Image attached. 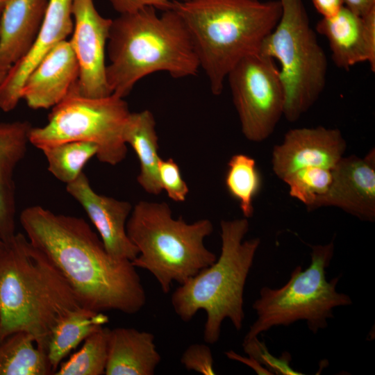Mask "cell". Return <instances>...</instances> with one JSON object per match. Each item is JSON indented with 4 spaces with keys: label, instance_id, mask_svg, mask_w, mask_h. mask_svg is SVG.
<instances>
[{
    "label": "cell",
    "instance_id": "1",
    "mask_svg": "<svg viewBox=\"0 0 375 375\" xmlns=\"http://www.w3.org/2000/svg\"><path fill=\"white\" fill-rule=\"evenodd\" d=\"M20 224L31 244L67 281L83 308L132 315L145 305L140 277L131 260L117 259L83 219L40 206L22 210Z\"/></svg>",
    "mask_w": 375,
    "mask_h": 375
},
{
    "label": "cell",
    "instance_id": "2",
    "mask_svg": "<svg viewBox=\"0 0 375 375\" xmlns=\"http://www.w3.org/2000/svg\"><path fill=\"white\" fill-rule=\"evenodd\" d=\"M82 308L62 275L26 236L16 233L4 242L0 250V340L24 331L47 353L56 325Z\"/></svg>",
    "mask_w": 375,
    "mask_h": 375
},
{
    "label": "cell",
    "instance_id": "3",
    "mask_svg": "<svg viewBox=\"0 0 375 375\" xmlns=\"http://www.w3.org/2000/svg\"><path fill=\"white\" fill-rule=\"evenodd\" d=\"M169 8L182 19L214 95L238 62L260 52L281 15L278 0L174 1Z\"/></svg>",
    "mask_w": 375,
    "mask_h": 375
},
{
    "label": "cell",
    "instance_id": "4",
    "mask_svg": "<svg viewBox=\"0 0 375 375\" xmlns=\"http://www.w3.org/2000/svg\"><path fill=\"white\" fill-rule=\"evenodd\" d=\"M106 80L124 98L142 78L157 72L174 78L195 76L199 60L188 30L173 9L147 7L112 19L107 42Z\"/></svg>",
    "mask_w": 375,
    "mask_h": 375
},
{
    "label": "cell",
    "instance_id": "5",
    "mask_svg": "<svg viewBox=\"0 0 375 375\" xmlns=\"http://www.w3.org/2000/svg\"><path fill=\"white\" fill-rule=\"evenodd\" d=\"M249 228L245 217L222 220L219 258L179 285L172 294L174 310L183 322H190L199 310L206 312L203 340L207 344L219 340L225 319L237 331L242 327L244 286L260 244L258 238L243 240Z\"/></svg>",
    "mask_w": 375,
    "mask_h": 375
},
{
    "label": "cell",
    "instance_id": "6",
    "mask_svg": "<svg viewBox=\"0 0 375 375\" xmlns=\"http://www.w3.org/2000/svg\"><path fill=\"white\" fill-rule=\"evenodd\" d=\"M126 233L138 250L133 266L149 271L165 294L212 265L216 255L204 245L213 231L210 220L187 223L174 218L165 202L140 201L133 206Z\"/></svg>",
    "mask_w": 375,
    "mask_h": 375
},
{
    "label": "cell",
    "instance_id": "7",
    "mask_svg": "<svg viewBox=\"0 0 375 375\" xmlns=\"http://www.w3.org/2000/svg\"><path fill=\"white\" fill-rule=\"evenodd\" d=\"M310 247L311 262L306 269L297 266L281 288L260 290L259 297L252 305L257 319L243 342L258 338L272 327L288 326L299 320L306 321L309 330L316 334L327 327L328 319L334 317V308L352 304L348 294L336 291L340 277L326 280V269L334 253L333 240Z\"/></svg>",
    "mask_w": 375,
    "mask_h": 375
},
{
    "label": "cell",
    "instance_id": "8",
    "mask_svg": "<svg viewBox=\"0 0 375 375\" xmlns=\"http://www.w3.org/2000/svg\"><path fill=\"white\" fill-rule=\"evenodd\" d=\"M278 1L281 17L259 53L279 62L285 94L283 116L288 122H295L323 92L328 60L310 26L303 0Z\"/></svg>",
    "mask_w": 375,
    "mask_h": 375
},
{
    "label": "cell",
    "instance_id": "9",
    "mask_svg": "<svg viewBox=\"0 0 375 375\" xmlns=\"http://www.w3.org/2000/svg\"><path fill=\"white\" fill-rule=\"evenodd\" d=\"M76 85L52 108L47 124L32 127L29 142L42 150L67 142H90L97 146L99 161L119 164L127 154L124 132L131 113L127 103L114 94L82 96Z\"/></svg>",
    "mask_w": 375,
    "mask_h": 375
},
{
    "label": "cell",
    "instance_id": "10",
    "mask_svg": "<svg viewBox=\"0 0 375 375\" xmlns=\"http://www.w3.org/2000/svg\"><path fill=\"white\" fill-rule=\"evenodd\" d=\"M226 79L242 134L251 142L265 140L283 116L284 89L275 60L260 53L247 56Z\"/></svg>",
    "mask_w": 375,
    "mask_h": 375
},
{
    "label": "cell",
    "instance_id": "11",
    "mask_svg": "<svg viewBox=\"0 0 375 375\" xmlns=\"http://www.w3.org/2000/svg\"><path fill=\"white\" fill-rule=\"evenodd\" d=\"M70 42L79 66L77 92L87 97L111 94L106 80V51L112 19L103 17L94 0H72Z\"/></svg>",
    "mask_w": 375,
    "mask_h": 375
},
{
    "label": "cell",
    "instance_id": "12",
    "mask_svg": "<svg viewBox=\"0 0 375 375\" xmlns=\"http://www.w3.org/2000/svg\"><path fill=\"white\" fill-rule=\"evenodd\" d=\"M346 148V141L339 129L322 126L292 128L274 147L272 167L281 180L306 167L333 169L344 157Z\"/></svg>",
    "mask_w": 375,
    "mask_h": 375
},
{
    "label": "cell",
    "instance_id": "13",
    "mask_svg": "<svg viewBox=\"0 0 375 375\" xmlns=\"http://www.w3.org/2000/svg\"><path fill=\"white\" fill-rule=\"evenodd\" d=\"M336 207L361 221H375V149L362 158L343 157L332 169L328 191L319 197L312 210Z\"/></svg>",
    "mask_w": 375,
    "mask_h": 375
},
{
    "label": "cell",
    "instance_id": "14",
    "mask_svg": "<svg viewBox=\"0 0 375 375\" xmlns=\"http://www.w3.org/2000/svg\"><path fill=\"white\" fill-rule=\"evenodd\" d=\"M66 189L87 213L107 252L117 259L133 260L139 252L126 228L131 203L97 193L83 172Z\"/></svg>",
    "mask_w": 375,
    "mask_h": 375
},
{
    "label": "cell",
    "instance_id": "15",
    "mask_svg": "<svg viewBox=\"0 0 375 375\" xmlns=\"http://www.w3.org/2000/svg\"><path fill=\"white\" fill-rule=\"evenodd\" d=\"M315 31L327 40L337 67L347 71L367 62L375 71V9L360 16L344 6L333 16L322 17Z\"/></svg>",
    "mask_w": 375,
    "mask_h": 375
},
{
    "label": "cell",
    "instance_id": "16",
    "mask_svg": "<svg viewBox=\"0 0 375 375\" xmlns=\"http://www.w3.org/2000/svg\"><path fill=\"white\" fill-rule=\"evenodd\" d=\"M72 0H49L36 40L29 51L13 65L0 85V109L10 112L22 99V86L43 57L73 31Z\"/></svg>",
    "mask_w": 375,
    "mask_h": 375
},
{
    "label": "cell",
    "instance_id": "17",
    "mask_svg": "<svg viewBox=\"0 0 375 375\" xmlns=\"http://www.w3.org/2000/svg\"><path fill=\"white\" fill-rule=\"evenodd\" d=\"M79 66L70 40H65L38 63L26 78L22 99L34 110L53 108L62 101L77 83Z\"/></svg>",
    "mask_w": 375,
    "mask_h": 375
},
{
    "label": "cell",
    "instance_id": "18",
    "mask_svg": "<svg viewBox=\"0 0 375 375\" xmlns=\"http://www.w3.org/2000/svg\"><path fill=\"white\" fill-rule=\"evenodd\" d=\"M49 0H8L0 17V74L29 51L38 35Z\"/></svg>",
    "mask_w": 375,
    "mask_h": 375
},
{
    "label": "cell",
    "instance_id": "19",
    "mask_svg": "<svg viewBox=\"0 0 375 375\" xmlns=\"http://www.w3.org/2000/svg\"><path fill=\"white\" fill-rule=\"evenodd\" d=\"M32 127L28 121L0 123V238L3 242L16 234L14 172L26 156Z\"/></svg>",
    "mask_w": 375,
    "mask_h": 375
},
{
    "label": "cell",
    "instance_id": "20",
    "mask_svg": "<svg viewBox=\"0 0 375 375\" xmlns=\"http://www.w3.org/2000/svg\"><path fill=\"white\" fill-rule=\"evenodd\" d=\"M150 332L134 328L110 329L106 375H153L161 361Z\"/></svg>",
    "mask_w": 375,
    "mask_h": 375
},
{
    "label": "cell",
    "instance_id": "21",
    "mask_svg": "<svg viewBox=\"0 0 375 375\" xmlns=\"http://www.w3.org/2000/svg\"><path fill=\"white\" fill-rule=\"evenodd\" d=\"M154 115L149 110L131 112L124 132V140L135 151L140 161L137 181L148 194L158 195L162 191L158 166V135Z\"/></svg>",
    "mask_w": 375,
    "mask_h": 375
},
{
    "label": "cell",
    "instance_id": "22",
    "mask_svg": "<svg viewBox=\"0 0 375 375\" xmlns=\"http://www.w3.org/2000/svg\"><path fill=\"white\" fill-rule=\"evenodd\" d=\"M108 322V317L103 312L84 308L71 312L60 320L51 333L47 349L53 374L72 350Z\"/></svg>",
    "mask_w": 375,
    "mask_h": 375
},
{
    "label": "cell",
    "instance_id": "23",
    "mask_svg": "<svg viewBox=\"0 0 375 375\" xmlns=\"http://www.w3.org/2000/svg\"><path fill=\"white\" fill-rule=\"evenodd\" d=\"M53 374L47 353L32 335L15 332L0 340V375Z\"/></svg>",
    "mask_w": 375,
    "mask_h": 375
},
{
    "label": "cell",
    "instance_id": "24",
    "mask_svg": "<svg viewBox=\"0 0 375 375\" xmlns=\"http://www.w3.org/2000/svg\"><path fill=\"white\" fill-rule=\"evenodd\" d=\"M262 180L255 159L244 153L233 155L227 164L225 185L239 203L245 218L252 217L253 201L261 188Z\"/></svg>",
    "mask_w": 375,
    "mask_h": 375
},
{
    "label": "cell",
    "instance_id": "25",
    "mask_svg": "<svg viewBox=\"0 0 375 375\" xmlns=\"http://www.w3.org/2000/svg\"><path fill=\"white\" fill-rule=\"evenodd\" d=\"M48 163V170L66 185L75 181L86 163L98 152L97 146L90 142H64L42 149Z\"/></svg>",
    "mask_w": 375,
    "mask_h": 375
},
{
    "label": "cell",
    "instance_id": "26",
    "mask_svg": "<svg viewBox=\"0 0 375 375\" xmlns=\"http://www.w3.org/2000/svg\"><path fill=\"white\" fill-rule=\"evenodd\" d=\"M110 328L104 326L84 340L81 349L62 362L56 375L105 374Z\"/></svg>",
    "mask_w": 375,
    "mask_h": 375
},
{
    "label": "cell",
    "instance_id": "27",
    "mask_svg": "<svg viewBox=\"0 0 375 375\" xmlns=\"http://www.w3.org/2000/svg\"><path fill=\"white\" fill-rule=\"evenodd\" d=\"M289 188L290 197L312 211L316 200L324 195L332 182V169L320 167H306L282 180Z\"/></svg>",
    "mask_w": 375,
    "mask_h": 375
},
{
    "label": "cell",
    "instance_id": "28",
    "mask_svg": "<svg viewBox=\"0 0 375 375\" xmlns=\"http://www.w3.org/2000/svg\"><path fill=\"white\" fill-rule=\"evenodd\" d=\"M242 347L244 352L255 358L262 365L268 369L272 374L301 375V372L294 370L290 365V354L285 351L280 358L272 355L265 344L260 342L258 338L243 342Z\"/></svg>",
    "mask_w": 375,
    "mask_h": 375
},
{
    "label": "cell",
    "instance_id": "29",
    "mask_svg": "<svg viewBox=\"0 0 375 375\" xmlns=\"http://www.w3.org/2000/svg\"><path fill=\"white\" fill-rule=\"evenodd\" d=\"M158 174L162 189L169 199L176 202L186 199L188 186L182 178L178 165L172 158L160 159Z\"/></svg>",
    "mask_w": 375,
    "mask_h": 375
},
{
    "label": "cell",
    "instance_id": "30",
    "mask_svg": "<svg viewBox=\"0 0 375 375\" xmlns=\"http://www.w3.org/2000/svg\"><path fill=\"white\" fill-rule=\"evenodd\" d=\"M181 362L188 370L203 375H213V358L210 347L206 344H192L183 353Z\"/></svg>",
    "mask_w": 375,
    "mask_h": 375
},
{
    "label": "cell",
    "instance_id": "31",
    "mask_svg": "<svg viewBox=\"0 0 375 375\" xmlns=\"http://www.w3.org/2000/svg\"><path fill=\"white\" fill-rule=\"evenodd\" d=\"M174 1L185 0H109L113 9L119 15L133 12L147 7L162 11L169 9Z\"/></svg>",
    "mask_w": 375,
    "mask_h": 375
},
{
    "label": "cell",
    "instance_id": "32",
    "mask_svg": "<svg viewBox=\"0 0 375 375\" xmlns=\"http://www.w3.org/2000/svg\"><path fill=\"white\" fill-rule=\"evenodd\" d=\"M312 1L322 17L333 16L344 6L343 0H312Z\"/></svg>",
    "mask_w": 375,
    "mask_h": 375
},
{
    "label": "cell",
    "instance_id": "33",
    "mask_svg": "<svg viewBox=\"0 0 375 375\" xmlns=\"http://www.w3.org/2000/svg\"><path fill=\"white\" fill-rule=\"evenodd\" d=\"M225 354L226 357L231 360H237L248 365L258 374H272L268 369L262 367L260 362L251 356H249V358L242 357L232 350L225 352Z\"/></svg>",
    "mask_w": 375,
    "mask_h": 375
},
{
    "label": "cell",
    "instance_id": "34",
    "mask_svg": "<svg viewBox=\"0 0 375 375\" xmlns=\"http://www.w3.org/2000/svg\"><path fill=\"white\" fill-rule=\"evenodd\" d=\"M346 7L354 13L365 16L375 9V0H343Z\"/></svg>",
    "mask_w": 375,
    "mask_h": 375
},
{
    "label": "cell",
    "instance_id": "35",
    "mask_svg": "<svg viewBox=\"0 0 375 375\" xmlns=\"http://www.w3.org/2000/svg\"><path fill=\"white\" fill-rule=\"evenodd\" d=\"M8 0H0V17L1 15L2 11L4 8L5 5L8 2Z\"/></svg>",
    "mask_w": 375,
    "mask_h": 375
},
{
    "label": "cell",
    "instance_id": "36",
    "mask_svg": "<svg viewBox=\"0 0 375 375\" xmlns=\"http://www.w3.org/2000/svg\"><path fill=\"white\" fill-rule=\"evenodd\" d=\"M6 74H0V85L1 83H2V81H3L5 76H6Z\"/></svg>",
    "mask_w": 375,
    "mask_h": 375
},
{
    "label": "cell",
    "instance_id": "37",
    "mask_svg": "<svg viewBox=\"0 0 375 375\" xmlns=\"http://www.w3.org/2000/svg\"><path fill=\"white\" fill-rule=\"evenodd\" d=\"M3 244H4V242L0 238V250L2 249Z\"/></svg>",
    "mask_w": 375,
    "mask_h": 375
}]
</instances>
